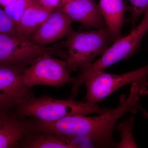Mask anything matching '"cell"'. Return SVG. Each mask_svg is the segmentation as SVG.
<instances>
[{
    "mask_svg": "<svg viewBox=\"0 0 148 148\" xmlns=\"http://www.w3.org/2000/svg\"><path fill=\"white\" fill-rule=\"evenodd\" d=\"M131 84L128 97L122 95L119 106L106 113L95 117L76 115L55 121H39L37 128L40 131L53 132L69 138H87L96 147H116V143L112 138L116 123L125 114L136 111L141 96L138 84Z\"/></svg>",
    "mask_w": 148,
    "mask_h": 148,
    "instance_id": "6da1fadb",
    "label": "cell"
},
{
    "mask_svg": "<svg viewBox=\"0 0 148 148\" xmlns=\"http://www.w3.org/2000/svg\"><path fill=\"white\" fill-rule=\"evenodd\" d=\"M17 109L19 116L32 117L34 120L44 122L55 121L76 115H101L111 110L86 101H75L71 98L61 100L47 95L38 98L32 97L18 106Z\"/></svg>",
    "mask_w": 148,
    "mask_h": 148,
    "instance_id": "7a4b0ae2",
    "label": "cell"
},
{
    "mask_svg": "<svg viewBox=\"0 0 148 148\" xmlns=\"http://www.w3.org/2000/svg\"><path fill=\"white\" fill-rule=\"evenodd\" d=\"M110 43L106 26L84 32H77L71 27L64 42L67 53L65 60L69 73L90 66L96 57L103 55Z\"/></svg>",
    "mask_w": 148,
    "mask_h": 148,
    "instance_id": "3957f363",
    "label": "cell"
},
{
    "mask_svg": "<svg viewBox=\"0 0 148 148\" xmlns=\"http://www.w3.org/2000/svg\"><path fill=\"white\" fill-rule=\"evenodd\" d=\"M148 31V9L140 24L132 29L127 36H121L114 41L112 45L106 50L101 58L90 66L81 70L75 77L71 89L72 95H77L80 87L85 81L98 72L104 71L109 66L122 59L129 58L139 49L143 37Z\"/></svg>",
    "mask_w": 148,
    "mask_h": 148,
    "instance_id": "277c9868",
    "label": "cell"
},
{
    "mask_svg": "<svg viewBox=\"0 0 148 148\" xmlns=\"http://www.w3.org/2000/svg\"><path fill=\"white\" fill-rule=\"evenodd\" d=\"M64 47V42L46 47L29 39L0 34V64L28 66L46 54L66 59Z\"/></svg>",
    "mask_w": 148,
    "mask_h": 148,
    "instance_id": "5b68a950",
    "label": "cell"
},
{
    "mask_svg": "<svg viewBox=\"0 0 148 148\" xmlns=\"http://www.w3.org/2000/svg\"><path fill=\"white\" fill-rule=\"evenodd\" d=\"M148 64L144 67L119 75L98 72L85 81L86 88V101L91 104L101 102L120 88L136 82L141 96L148 94Z\"/></svg>",
    "mask_w": 148,
    "mask_h": 148,
    "instance_id": "8992f818",
    "label": "cell"
},
{
    "mask_svg": "<svg viewBox=\"0 0 148 148\" xmlns=\"http://www.w3.org/2000/svg\"><path fill=\"white\" fill-rule=\"evenodd\" d=\"M23 80L27 86L48 85L59 88L73 82L75 77L70 75L66 61L46 54L27 67L23 74Z\"/></svg>",
    "mask_w": 148,
    "mask_h": 148,
    "instance_id": "52a82bcc",
    "label": "cell"
},
{
    "mask_svg": "<svg viewBox=\"0 0 148 148\" xmlns=\"http://www.w3.org/2000/svg\"><path fill=\"white\" fill-rule=\"evenodd\" d=\"M28 66L0 64V110L7 111L17 108L34 97L31 88L23 80V74Z\"/></svg>",
    "mask_w": 148,
    "mask_h": 148,
    "instance_id": "ba28073f",
    "label": "cell"
},
{
    "mask_svg": "<svg viewBox=\"0 0 148 148\" xmlns=\"http://www.w3.org/2000/svg\"><path fill=\"white\" fill-rule=\"evenodd\" d=\"M73 22L61 5L54 8L43 22L31 36L34 42L44 46L66 36Z\"/></svg>",
    "mask_w": 148,
    "mask_h": 148,
    "instance_id": "9c48e42d",
    "label": "cell"
},
{
    "mask_svg": "<svg viewBox=\"0 0 148 148\" xmlns=\"http://www.w3.org/2000/svg\"><path fill=\"white\" fill-rule=\"evenodd\" d=\"M73 22L86 28L100 29L106 24L95 0H61L60 4Z\"/></svg>",
    "mask_w": 148,
    "mask_h": 148,
    "instance_id": "30bf717a",
    "label": "cell"
},
{
    "mask_svg": "<svg viewBox=\"0 0 148 148\" xmlns=\"http://www.w3.org/2000/svg\"><path fill=\"white\" fill-rule=\"evenodd\" d=\"M0 110V148L20 147L24 138L34 132V121H29Z\"/></svg>",
    "mask_w": 148,
    "mask_h": 148,
    "instance_id": "8fae6325",
    "label": "cell"
},
{
    "mask_svg": "<svg viewBox=\"0 0 148 148\" xmlns=\"http://www.w3.org/2000/svg\"><path fill=\"white\" fill-rule=\"evenodd\" d=\"M98 8L108 30L111 42L122 36L121 30L127 10L123 0H100Z\"/></svg>",
    "mask_w": 148,
    "mask_h": 148,
    "instance_id": "7c38bea8",
    "label": "cell"
},
{
    "mask_svg": "<svg viewBox=\"0 0 148 148\" xmlns=\"http://www.w3.org/2000/svg\"><path fill=\"white\" fill-rule=\"evenodd\" d=\"M73 138L46 131H34L21 142L25 148H77L82 146L73 142Z\"/></svg>",
    "mask_w": 148,
    "mask_h": 148,
    "instance_id": "4fadbf2b",
    "label": "cell"
},
{
    "mask_svg": "<svg viewBox=\"0 0 148 148\" xmlns=\"http://www.w3.org/2000/svg\"><path fill=\"white\" fill-rule=\"evenodd\" d=\"M53 8L43 5L38 0H32L17 24L20 32L31 38L33 32L46 19Z\"/></svg>",
    "mask_w": 148,
    "mask_h": 148,
    "instance_id": "5bb4252c",
    "label": "cell"
},
{
    "mask_svg": "<svg viewBox=\"0 0 148 148\" xmlns=\"http://www.w3.org/2000/svg\"><path fill=\"white\" fill-rule=\"evenodd\" d=\"M134 121V117L131 116L129 119L118 124L117 128L120 132L121 140L118 144H116V148L138 147L132 134Z\"/></svg>",
    "mask_w": 148,
    "mask_h": 148,
    "instance_id": "9a60e30c",
    "label": "cell"
},
{
    "mask_svg": "<svg viewBox=\"0 0 148 148\" xmlns=\"http://www.w3.org/2000/svg\"><path fill=\"white\" fill-rule=\"evenodd\" d=\"M0 34L32 40L31 38L26 36L20 32L17 24L9 16L4 10L1 8H0Z\"/></svg>",
    "mask_w": 148,
    "mask_h": 148,
    "instance_id": "2e32d148",
    "label": "cell"
},
{
    "mask_svg": "<svg viewBox=\"0 0 148 148\" xmlns=\"http://www.w3.org/2000/svg\"><path fill=\"white\" fill-rule=\"evenodd\" d=\"M32 0H16L4 8V10L16 24Z\"/></svg>",
    "mask_w": 148,
    "mask_h": 148,
    "instance_id": "e0dca14e",
    "label": "cell"
},
{
    "mask_svg": "<svg viewBox=\"0 0 148 148\" xmlns=\"http://www.w3.org/2000/svg\"><path fill=\"white\" fill-rule=\"evenodd\" d=\"M131 10L130 21L132 29L135 27L138 18L148 9V0H128Z\"/></svg>",
    "mask_w": 148,
    "mask_h": 148,
    "instance_id": "ac0fdd59",
    "label": "cell"
},
{
    "mask_svg": "<svg viewBox=\"0 0 148 148\" xmlns=\"http://www.w3.org/2000/svg\"><path fill=\"white\" fill-rule=\"evenodd\" d=\"M43 5L49 7L54 8L60 4L61 0H38Z\"/></svg>",
    "mask_w": 148,
    "mask_h": 148,
    "instance_id": "d6986e66",
    "label": "cell"
},
{
    "mask_svg": "<svg viewBox=\"0 0 148 148\" xmlns=\"http://www.w3.org/2000/svg\"><path fill=\"white\" fill-rule=\"evenodd\" d=\"M16 0H0V5L5 8L15 2Z\"/></svg>",
    "mask_w": 148,
    "mask_h": 148,
    "instance_id": "ffe728a7",
    "label": "cell"
},
{
    "mask_svg": "<svg viewBox=\"0 0 148 148\" xmlns=\"http://www.w3.org/2000/svg\"><path fill=\"white\" fill-rule=\"evenodd\" d=\"M140 110H141V111H142V113H143V114L144 115V116L148 119V112H147L146 110H145V109H143V108H140Z\"/></svg>",
    "mask_w": 148,
    "mask_h": 148,
    "instance_id": "44dd1931",
    "label": "cell"
}]
</instances>
